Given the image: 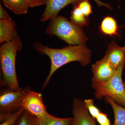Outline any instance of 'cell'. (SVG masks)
Instances as JSON below:
<instances>
[{
	"mask_svg": "<svg viewBox=\"0 0 125 125\" xmlns=\"http://www.w3.org/2000/svg\"><path fill=\"white\" fill-rule=\"evenodd\" d=\"M33 46L39 54L48 56L51 60V69L43 84V90L46 87L56 71L64 65L78 62L81 65L85 66L91 62L92 52L85 44L70 45L62 49H56L36 42Z\"/></svg>",
	"mask_w": 125,
	"mask_h": 125,
	"instance_id": "cell-1",
	"label": "cell"
},
{
	"mask_svg": "<svg viewBox=\"0 0 125 125\" xmlns=\"http://www.w3.org/2000/svg\"><path fill=\"white\" fill-rule=\"evenodd\" d=\"M22 42L19 36L13 40L1 45V87H8L17 91L21 89L17 79L16 59L17 52L22 50Z\"/></svg>",
	"mask_w": 125,
	"mask_h": 125,
	"instance_id": "cell-2",
	"label": "cell"
},
{
	"mask_svg": "<svg viewBox=\"0 0 125 125\" xmlns=\"http://www.w3.org/2000/svg\"><path fill=\"white\" fill-rule=\"evenodd\" d=\"M45 33L56 36L70 45L85 44L88 40L81 27L62 15H58L50 20Z\"/></svg>",
	"mask_w": 125,
	"mask_h": 125,
	"instance_id": "cell-3",
	"label": "cell"
},
{
	"mask_svg": "<svg viewBox=\"0 0 125 125\" xmlns=\"http://www.w3.org/2000/svg\"><path fill=\"white\" fill-rule=\"evenodd\" d=\"M125 65V61L118 66L115 74L109 80L101 83L92 82V87L94 90L96 99L110 98L118 105L125 108V88L122 79Z\"/></svg>",
	"mask_w": 125,
	"mask_h": 125,
	"instance_id": "cell-4",
	"label": "cell"
},
{
	"mask_svg": "<svg viewBox=\"0 0 125 125\" xmlns=\"http://www.w3.org/2000/svg\"><path fill=\"white\" fill-rule=\"evenodd\" d=\"M30 86L20 90H15L8 87L0 91V115H7L22 106L25 97L31 90Z\"/></svg>",
	"mask_w": 125,
	"mask_h": 125,
	"instance_id": "cell-5",
	"label": "cell"
},
{
	"mask_svg": "<svg viewBox=\"0 0 125 125\" xmlns=\"http://www.w3.org/2000/svg\"><path fill=\"white\" fill-rule=\"evenodd\" d=\"M22 106L25 110L37 119H42L48 113L46 107L43 102L42 94L31 90L25 97Z\"/></svg>",
	"mask_w": 125,
	"mask_h": 125,
	"instance_id": "cell-6",
	"label": "cell"
},
{
	"mask_svg": "<svg viewBox=\"0 0 125 125\" xmlns=\"http://www.w3.org/2000/svg\"><path fill=\"white\" fill-rule=\"evenodd\" d=\"M72 113L71 125H97L95 119L91 116L83 100L74 98Z\"/></svg>",
	"mask_w": 125,
	"mask_h": 125,
	"instance_id": "cell-7",
	"label": "cell"
},
{
	"mask_svg": "<svg viewBox=\"0 0 125 125\" xmlns=\"http://www.w3.org/2000/svg\"><path fill=\"white\" fill-rule=\"evenodd\" d=\"M92 82L101 83L109 80L115 74L117 69L112 65L105 56L92 65Z\"/></svg>",
	"mask_w": 125,
	"mask_h": 125,
	"instance_id": "cell-8",
	"label": "cell"
},
{
	"mask_svg": "<svg viewBox=\"0 0 125 125\" xmlns=\"http://www.w3.org/2000/svg\"><path fill=\"white\" fill-rule=\"evenodd\" d=\"M83 0H47L44 12L40 16V21L46 22L55 18L59 12L68 5L78 4Z\"/></svg>",
	"mask_w": 125,
	"mask_h": 125,
	"instance_id": "cell-9",
	"label": "cell"
},
{
	"mask_svg": "<svg viewBox=\"0 0 125 125\" xmlns=\"http://www.w3.org/2000/svg\"><path fill=\"white\" fill-rule=\"evenodd\" d=\"M104 56L112 65L117 69L121 63L125 61V47L119 46L116 42H112L108 45Z\"/></svg>",
	"mask_w": 125,
	"mask_h": 125,
	"instance_id": "cell-10",
	"label": "cell"
},
{
	"mask_svg": "<svg viewBox=\"0 0 125 125\" xmlns=\"http://www.w3.org/2000/svg\"><path fill=\"white\" fill-rule=\"evenodd\" d=\"M19 36L16 23L13 20H0V43L11 41Z\"/></svg>",
	"mask_w": 125,
	"mask_h": 125,
	"instance_id": "cell-11",
	"label": "cell"
},
{
	"mask_svg": "<svg viewBox=\"0 0 125 125\" xmlns=\"http://www.w3.org/2000/svg\"><path fill=\"white\" fill-rule=\"evenodd\" d=\"M6 7L16 15L28 13L29 6L25 0H1Z\"/></svg>",
	"mask_w": 125,
	"mask_h": 125,
	"instance_id": "cell-12",
	"label": "cell"
},
{
	"mask_svg": "<svg viewBox=\"0 0 125 125\" xmlns=\"http://www.w3.org/2000/svg\"><path fill=\"white\" fill-rule=\"evenodd\" d=\"M108 104L111 106L114 116V122L113 125H125V108L118 105L109 97H105Z\"/></svg>",
	"mask_w": 125,
	"mask_h": 125,
	"instance_id": "cell-13",
	"label": "cell"
},
{
	"mask_svg": "<svg viewBox=\"0 0 125 125\" xmlns=\"http://www.w3.org/2000/svg\"><path fill=\"white\" fill-rule=\"evenodd\" d=\"M72 117L61 118L48 113L41 119L37 118V125H71Z\"/></svg>",
	"mask_w": 125,
	"mask_h": 125,
	"instance_id": "cell-14",
	"label": "cell"
},
{
	"mask_svg": "<svg viewBox=\"0 0 125 125\" xmlns=\"http://www.w3.org/2000/svg\"><path fill=\"white\" fill-rule=\"evenodd\" d=\"M101 31L105 35L119 36L118 27L116 21L112 17L107 16L103 20L101 25Z\"/></svg>",
	"mask_w": 125,
	"mask_h": 125,
	"instance_id": "cell-15",
	"label": "cell"
},
{
	"mask_svg": "<svg viewBox=\"0 0 125 125\" xmlns=\"http://www.w3.org/2000/svg\"><path fill=\"white\" fill-rule=\"evenodd\" d=\"M74 5L71 12V22L80 27L88 26L89 23L88 18L84 15L78 5Z\"/></svg>",
	"mask_w": 125,
	"mask_h": 125,
	"instance_id": "cell-16",
	"label": "cell"
},
{
	"mask_svg": "<svg viewBox=\"0 0 125 125\" xmlns=\"http://www.w3.org/2000/svg\"><path fill=\"white\" fill-rule=\"evenodd\" d=\"M24 110L22 106L15 111L0 118V125H16L19 117Z\"/></svg>",
	"mask_w": 125,
	"mask_h": 125,
	"instance_id": "cell-17",
	"label": "cell"
},
{
	"mask_svg": "<svg viewBox=\"0 0 125 125\" xmlns=\"http://www.w3.org/2000/svg\"><path fill=\"white\" fill-rule=\"evenodd\" d=\"M16 125H37V118L24 109L19 117Z\"/></svg>",
	"mask_w": 125,
	"mask_h": 125,
	"instance_id": "cell-18",
	"label": "cell"
},
{
	"mask_svg": "<svg viewBox=\"0 0 125 125\" xmlns=\"http://www.w3.org/2000/svg\"><path fill=\"white\" fill-rule=\"evenodd\" d=\"M84 101L91 116L96 119V117L101 112L100 109L94 105V100L93 99H85Z\"/></svg>",
	"mask_w": 125,
	"mask_h": 125,
	"instance_id": "cell-19",
	"label": "cell"
},
{
	"mask_svg": "<svg viewBox=\"0 0 125 125\" xmlns=\"http://www.w3.org/2000/svg\"><path fill=\"white\" fill-rule=\"evenodd\" d=\"M77 5L85 17L88 18L92 13V6L88 0H83Z\"/></svg>",
	"mask_w": 125,
	"mask_h": 125,
	"instance_id": "cell-20",
	"label": "cell"
},
{
	"mask_svg": "<svg viewBox=\"0 0 125 125\" xmlns=\"http://www.w3.org/2000/svg\"><path fill=\"white\" fill-rule=\"evenodd\" d=\"M96 119L100 125H111L110 120L106 113L101 112Z\"/></svg>",
	"mask_w": 125,
	"mask_h": 125,
	"instance_id": "cell-21",
	"label": "cell"
},
{
	"mask_svg": "<svg viewBox=\"0 0 125 125\" xmlns=\"http://www.w3.org/2000/svg\"><path fill=\"white\" fill-rule=\"evenodd\" d=\"M30 7L40 6L46 4L47 0H25Z\"/></svg>",
	"mask_w": 125,
	"mask_h": 125,
	"instance_id": "cell-22",
	"label": "cell"
},
{
	"mask_svg": "<svg viewBox=\"0 0 125 125\" xmlns=\"http://www.w3.org/2000/svg\"><path fill=\"white\" fill-rule=\"evenodd\" d=\"M12 20L5 10L0 4V20Z\"/></svg>",
	"mask_w": 125,
	"mask_h": 125,
	"instance_id": "cell-23",
	"label": "cell"
},
{
	"mask_svg": "<svg viewBox=\"0 0 125 125\" xmlns=\"http://www.w3.org/2000/svg\"><path fill=\"white\" fill-rule=\"evenodd\" d=\"M97 5L99 7H102V6H105L108 9L112 10V8L111 6V5L109 4H106V3H104V2L101 1L100 0H94Z\"/></svg>",
	"mask_w": 125,
	"mask_h": 125,
	"instance_id": "cell-24",
	"label": "cell"
},
{
	"mask_svg": "<svg viewBox=\"0 0 125 125\" xmlns=\"http://www.w3.org/2000/svg\"><path fill=\"white\" fill-rule=\"evenodd\" d=\"M124 85H125V83H124Z\"/></svg>",
	"mask_w": 125,
	"mask_h": 125,
	"instance_id": "cell-25",
	"label": "cell"
},
{
	"mask_svg": "<svg viewBox=\"0 0 125 125\" xmlns=\"http://www.w3.org/2000/svg\"></svg>",
	"mask_w": 125,
	"mask_h": 125,
	"instance_id": "cell-26",
	"label": "cell"
}]
</instances>
